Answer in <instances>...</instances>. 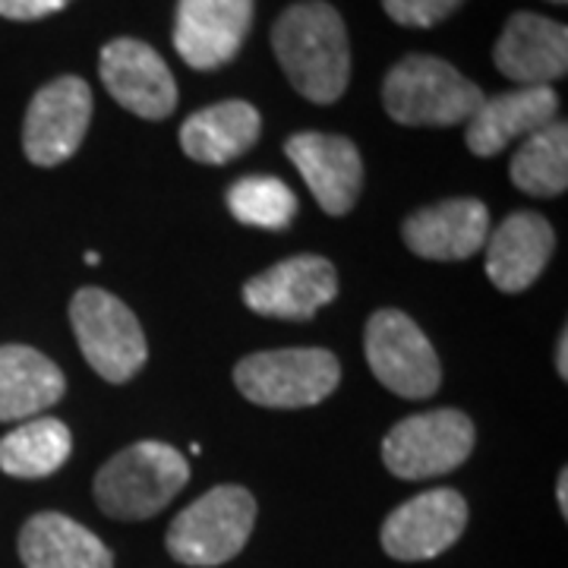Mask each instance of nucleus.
Returning a JSON list of instances; mask_svg holds the SVG:
<instances>
[{"label":"nucleus","instance_id":"4468645a","mask_svg":"<svg viewBox=\"0 0 568 568\" xmlns=\"http://www.w3.org/2000/svg\"><path fill=\"white\" fill-rule=\"evenodd\" d=\"M253 26V0H181L174 48L193 70H219L244 48Z\"/></svg>","mask_w":568,"mask_h":568},{"label":"nucleus","instance_id":"bb28decb","mask_svg":"<svg viewBox=\"0 0 568 568\" xmlns=\"http://www.w3.org/2000/svg\"><path fill=\"white\" fill-rule=\"evenodd\" d=\"M556 369L562 379H568V332L559 335V345H556Z\"/></svg>","mask_w":568,"mask_h":568},{"label":"nucleus","instance_id":"dca6fc26","mask_svg":"<svg viewBox=\"0 0 568 568\" xmlns=\"http://www.w3.org/2000/svg\"><path fill=\"white\" fill-rule=\"evenodd\" d=\"M559 114V95L552 85H518L511 92H499L470 114L467 121V149L477 159H493L508 142L528 140L530 133L544 130Z\"/></svg>","mask_w":568,"mask_h":568},{"label":"nucleus","instance_id":"9b49d317","mask_svg":"<svg viewBox=\"0 0 568 568\" xmlns=\"http://www.w3.org/2000/svg\"><path fill=\"white\" fill-rule=\"evenodd\" d=\"M467 528V503L455 489H426L386 518L379 540L398 562H424L458 544Z\"/></svg>","mask_w":568,"mask_h":568},{"label":"nucleus","instance_id":"f03ea898","mask_svg":"<svg viewBox=\"0 0 568 568\" xmlns=\"http://www.w3.org/2000/svg\"><path fill=\"white\" fill-rule=\"evenodd\" d=\"M186 480L190 465L178 448L142 439L118 452L95 474V503L108 518L142 521L171 506Z\"/></svg>","mask_w":568,"mask_h":568},{"label":"nucleus","instance_id":"aec40b11","mask_svg":"<svg viewBox=\"0 0 568 568\" xmlns=\"http://www.w3.org/2000/svg\"><path fill=\"white\" fill-rule=\"evenodd\" d=\"M67 392L61 366L29 345H0V424L32 420Z\"/></svg>","mask_w":568,"mask_h":568},{"label":"nucleus","instance_id":"ddd939ff","mask_svg":"<svg viewBox=\"0 0 568 568\" xmlns=\"http://www.w3.org/2000/svg\"><path fill=\"white\" fill-rule=\"evenodd\" d=\"M287 159L316 196L325 215H347L364 186V162L357 145L338 133H294L284 142Z\"/></svg>","mask_w":568,"mask_h":568},{"label":"nucleus","instance_id":"2eb2a0df","mask_svg":"<svg viewBox=\"0 0 568 568\" xmlns=\"http://www.w3.org/2000/svg\"><path fill=\"white\" fill-rule=\"evenodd\" d=\"M493 61L518 85H552L568 70V29L540 13H515L503 26Z\"/></svg>","mask_w":568,"mask_h":568},{"label":"nucleus","instance_id":"0eeeda50","mask_svg":"<svg viewBox=\"0 0 568 568\" xmlns=\"http://www.w3.org/2000/svg\"><path fill=\"white\" fill-rule=\"evenodd\" d=\"M474 443L477 429L465 410L443 407L429 414H410L388 429L383 439V462L402 480L443 477L465 465Z\"/></svg>","mask_w":568,"mask_h":568},{"label":"nucleus","instance_id":"6e6552de","mask_svg":"<svg viewBox=\"0 0 568 568\" xmlns=\"http://www.w3.org/2000/svg\"><path fill=\"white\" fill-rule=\"evenodd\" d=\"M366 364L395 395L420 402L439 392L443 366L420 325L402 310H376L366 323Z\"/></svg>","mask_w":568,"mask_h":568},{"label":"nucleus","instance_id":"cd10ccee","mask_svg":"<svg viewBox=\"0 0 568 568\" xmlns=\"http://www.w3.org/2000/svg\"><path fill=\"white\" fill-rule=\"evenodd\" d=\"M556 499H559V511L562 518H568V474L559 470V484H556Z\"/></svg>","mask_w":568,"mask_h":568},{"label":"nucleus","instance_id":"1a4fd4ad","mask_svg":"<svg viewBox=\"0 0 568 568\" xmlns=\"http://www.w3.org/2000/svg\"><path fill=\"white\" fill-rule=\"evenodd\" d=\"M92 123V85L61 77L36 92L22 121V152L39 168H54L77 155Z\"/></svg>","mask_w":568,"mask_h":568},{"label":"nucleus","instance_id":"c756f323","mask_svg":"<svg viewBox=\"0 0 568 568\" xmlns=\"http://www.w3.org/2000/svg\"><path fill=\"white\" fill-rule=\"evenodd\" d=\"M552 3H568V0H552Z\"/></svg>","mask_w":568,"mask_h":568},{"label":"nucleus","instance_id":"f8f14e48","mask_svg":"<svg viewBox=\"0 0 568 568\" xmlns=\"http://www.w3.org/2000/svg\"><path fill=\"white\" fill-rule=\"evenodd\" d=\"M338 294L335 265L325 256H291L244 284V304L268 320H313Z\"/></svg>","mask_w":568,"mask_h":568},{"label":"nucleus","instance_id":"c85d7f7f","mask_svg":"<svg viewBox=\"0 0 568 568\" xmlns=\"http://www.w3.org/2000/svg\"><path fill=\"white\" fill-rule=\"evenodd\" d=\"M85 263L99 265V253H95V250H89V253H85Z\"/></svg>","mask_w":568,"mask_h":568},{"label":"nucleus","instance_id":"7ed1b4c3","mask_svg":"<svg viewBox=\"0 0 568 568\" xmlns=\"http://www.w3.org/2000/svg\"><path fill=\"white\" fill-rule=\"evenodd\" d=\"M383 104L388 118L405 126H455L470 121L484 92L443 58L410 54L388 70Z\"/></svg>","mask_w":568,"mask_h":568},{"label":"nucleus","instance_id":"5701e85b","mask_svg":"<svg viewBox=\"0 0 568 568\" xmlns=\"http://www.w3.org/2000/svg\"><path fill=\"white\" fill-rule=\"evenodd\" d=\"M511 183L528 196H559L568 190V126L547 123L530 133L511 159Z\"/></svg>","mask_w":568,"mask_h":568},{"label":"nucleus","instance_id":"b1692460","mask_svg":"<svg viewBox=\"0 0 568 568\" xmlns=\"http://www.w3.org/2000/svg\"><path fill=\"white\" fill-rule=\"evenodd\" d=\"M227 209L241 224L263 231H284L297 219V196L278 178L250 174L227 190Z\"/></svg>","mask_w":568,"mask_h":568},{"label":"nucleus","instance_id":"f3484780","mask_svg":"<svg viewBox=\"0 0 568 568\" xmlns=\"http://www.w3.org/2000/svg\"><path fill=\"white\" fill-rule=\"evenodd\" d=\"M402 237L420 260L462 263L487 244L489 212L480 200H443L417 209L402 224Z\"/></svg>","mask_w":568,"mask_h":568},{"label":"nucleus","instance_id":"a878e982","mask_svg":"<svg viewBox=\"0 0 568 568\" xmlns=\"http://www.w3.org/2000/svg\"><path fill=\"white\" fill-rule=\"evenodd\" d=\"M67 3H70V0H0V17L17 22L44 20V17L63 10Z\"/></svg>","mask_w":568,"mask_h":568},{"label":"nucleus","instance_id":"423d86ee","mask_svg":"<svg viewBox=\"0 0 568 568\" xmlns=\"http://www.w3.org/2000/svg\"><path fill=\"white\" fill-rule=\"evenodd\" d=\"M70 323L82 357L104 383H130L149 357L140 320L121 297L102 287H82L70 301Z\"/></svg>","mask_w":568,"mask_h":568},{"label":"nucleus","instance_id":"393cba45","mask_svg":"<svg viewBox=\"0 0 568 568\" xmlns=\"http://www.w3.org/2000/svg\"><path fill=\"white\" fill-rule=\"evenodd\" d=\"M465 0H383L386 13L407 29H433L446 22Z\"/></svg>","mask_w":568,"mask_h":568},{"label":"nucleus","instance_id":"39448f33","mask_svg":"<svg viewBox=\"0 0 568 568\" xmlns=\"http://www.w3.org/2000/svg\"><path fill=\"white\" fill-rule=\"evenodd\" d=\"M234 383L246 402L260 407H313L342 383V364L325 347L260 351L234 366Z\"/></svg>","mask_w":568,"mask_h":568},{"label":"nucleus","instance_id":"412c9836","mask_svg":"<svg viewBox=\"0 0 568 568\" xmlns=\"http://www.w3.org/2000/svg\"><path fill=\"white\" fill-rule=\"evenodd\" d=\"M263 133V118L250 102L231 99L190 114L181 126L183 152L200 164H227L250 152Z\"/></svg>","mask_w":568,"mask_h":568},{"label":"nucleus","instance_id":"6ab92c4d","mask_svg":"<svg viewBox=\"0 0 568 568\" xmlns=\"http://www.w3.org/2000/svg\"><path fill=\"white\" fill-rule=\"evenodd\" d=\"M26 568H114V556L80 521L61 511H39L20 530Z\"/></svg>","mask_w":568,"mask_h":568},{"label":"nucleus","instance_id":"9d476101","mask_svg":"<svg viewBox=\"0 0 568 568\" xmlns=\"http://www.w3.org/2000/svg\"><path fill=\"white\" fill-rule=\"evenodd\" d=\"M111 99L142 121H164L178 108V80L164 58L140 39H114L99 58Z\"/></svg>","mask_w":568,"mask_h":568},{"label":"nucleus","instance_id":"20e7f679","mask_svg":"<svg viewBox=\"0 0 568 568\" xmlns=\"http://www.w3.org/2000/svg\"><path fill=\"white\" fill-rule=\"evenodd\" d=\"M256 525L253 493L234 484L209 489L168 528V552L193 568H215L241 556Z\"/></svg>","mask_w":568,"mask_h":568},{"label":"nucleus","instance_id":"f257e3e1","mask_svg":"<svg viewBox=\"0 0 568 568\" xmlns=\"http://www.w3.org/2000/svg\"><path fill=\"white\" fill-rule=\"evenodd\" d=\"M272 51L287 82L313 104H335L351 80V41L342 13L325 0L291 3L272 26Z\"/></svg>","mask_w":568,"mask_h":568},{"label":"nucleus","instance_id":"4be33fe9","mask_svg":"<svg viewBox=\"0 0 568 568\" xmlns=\"http://www.w3.org/2000/svg\"><path fill=\"white\" fill-rule=\"evenodd\" d=\"M70 452H73V436L63 420L32 417L0 439V470L17 480H41L61 470Z\"/></svg>","mask_w":568,"mask_h":568},{"label":"nucleus","instance_id":"a211bd4d","mask_svg":"<svg viewBox=\"0 0 568 568\" xmlns=\"http://www.w3.org/2000/svg\"><path fill=\"white\" fill-rule=\"evenodd\" d=\"M556 250L552 224L537 212H515L487 237V275L506 294L537 282Z\"/></svg>","mask_w":568,"mask_h":568}]
</instances>
